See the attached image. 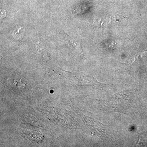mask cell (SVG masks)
<instances>
[{"instance_id": "6da1fadb", "label": "cell", "mask_w": 147, "mask_h": 147, "mask_svg": "<svg viewBox=\"0 0 147 147\" xmlns=\"http://www.w3.org/2000/svg\"><path fill=\"white\" fill-rule=\"evenodd\" d=\"M139 139H138V141H137V142L136 143V145L137 144H138V142H139Z\"/></svg>"}]
</instances>
